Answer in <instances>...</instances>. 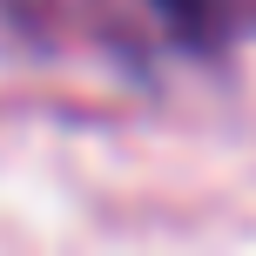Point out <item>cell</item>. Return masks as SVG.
<instances>
[{"label":"cell","mask_w":256,"mask_h":256,"mask_svg":"<svg viewBox=\"0 0 256 256\" xmlns=\"http://www.w3.org/2000/svg\"><path fill=\"white\" fill-rule=\"evenodd\" d=\"M162 7H168V14H182V20H189V14H202L209 0H162Z\"/></svg>","instance_id":"obj_1"}]
</instances>
